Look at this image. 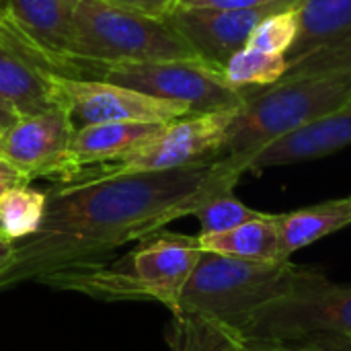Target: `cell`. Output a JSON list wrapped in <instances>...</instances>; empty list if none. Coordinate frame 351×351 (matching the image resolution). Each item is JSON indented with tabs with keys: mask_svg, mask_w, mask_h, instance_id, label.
I'll use <instances>...</instances> for the list:
<instances>
[{
	"mask_svg": "<svg viewBox=\"0 0 351 351\" xmlns=\"http://www.w3.org/2000/svg\"><path fill=\"white\" fill-rule=\"evenodd\" d=\"M241 175L224 158L167 171L82 175L45 191L39 230L14 241L0 290L105 263L119 247L193 216L210 197L234 191Z\"/></svg>",
	"mask_w": 351,
	"mask_h": 351,
	"instance_id": "1",
	"label": "cell"
},
{
	"mask_svg": "<svg viewBox=\"0 0 351 351\" xmlns=\"http://www.w3.org/2000/svg\"><path fill=\"white\" fill-rule=\"evenodd\" d=\"M325 280V274L290 259L253 261L204 251L183 290L179 313L212 319L239 333L265 304Z\"/></svg>",
	"mask_w": 351,
	"mask_h": 351,
	"instance_id": "2",
	"label": "cell"
},
{
	"mask_svg": "<svg viewBox=\"0 0 351 351\" xmlns=\"http://www.w3.org/2000/svg\"><path fill=\"white\" fill-rule=\"evenodd\" d=\"M202 253L199 237L156 232L115 263L56 274L39 284L99 300H154L177 315Z\"/></svg>",
	"mask_w": 351,
	"mask_h": 351,
	"instance_id": "3",
	"label": "cell"
},
{
	"mask_svg": "<svg viewBox=\"0 0 351 351\" xmlns=\"http://www.w3.org/2000/svg\"><path fill=\"white\" fill-rule=\"evenodd\" d=\"M351 99V72L282 78L271 86L249 90L224 148V162L241 177L271 142L329 115Z\"/></svg>",
	"mask_w": 351,
	"mask_h": 351,
	"instance_id": "4",
	"label": "cell"
},
{
	"mask_svg": "<svg viewBox=\"0 0 351 351\" xmlns=\"http://www.w3.org/2000/svg\"><path fill=\"white\" fill-rule=\"evenodd\" d=\"M72 60L88 80H101L107 66L199 58L167 19L113 6L105 0H76Z\"/></svg>",
	"mask_w": 351,
	"mask_h": 351,
	"instance_id": "5",
	"label": "cell"
},
{
	"mask_svg": "<svg viewBox=\"0 0 351 351\" xmlns=\"http://www.w3.org/2000/svg\"><path fill=\"white\" fill-rule=\"evenodd\" d=\"M101 80L185 107L191 115L237 111L247 103L249 90L232 86L224 72L202 58L113 64Z\"/></svg>",
	"mask_w": 351,
	"mask_h": 351,
	"instance_id": "6",
	"label": "cell"
},
{
	"mask_svg": "<svg viewBox=\"0 0 351 351\" xmlns=\"http://www.w3.org/2000/svg\"><path fill=\"white\" fill-rule=\"evenodd\" d=\"M249 341H296L323 335L351 337V286L325 280L257 311L239 331Z\"/></svg>",
	"mask_w": 351,
	"mask_h": 351,
	"instance_id": "7",
	"label": "cell"
},
{
	"mask_svg": "<svg viewBox=\"0 0 351 351\" xmlns=\"http://www.w3.org/2000/svg\"><path fill=\"white\" fill-rule=\"evenodd\" d=\"M237 113L239 109L187 115L175 119L171 123H165L162 130L152 140H148L144 146L123 156L121 160L99 169L82 171L76 177L167 171V169H179V167H191V165L216 160L224 154L228 132Z\"/></svg>",
	"mask_w": 351,
	"mask_h": 351,
	"instance_id": "8",
	"label": "cell"
},
{
	"mask_svg": "<svg viewBox=\"0 0 351 351\" xmlns=\"http://www.w3.org/2000/svg\"><path fill=\"white\" fill-rule=\"evenodd\" d=\"M53 90L60 107L74 123V130L115 121L169 123L191 115L181 105L105 80L53 74Z\"/></svg>",
	"mask_w": 351,
	"mask_h": 351,
	"instance_id": "9",
	"label": "cell"
},
{
	"mask_svg": "<svg viewBox=\"0 0 351 351\" xmlns=\"http://www.w3.org/2000/svg\"><path fill=\"white\" fill-rule=\"evenodd\" d=\"M0 4L6 16L2 31L43 70L68 78H86V70L70 56L76 0H0Z\"/></svg>",
	"mask_w": 351,
	"mask_h": 351,
	"instance_id": "10",
	"label": "cell"
},
{
	"mask_svg": "<svg viewBox=\"0 0 351 351\" xmlns=\"http://www.w3.org/2000/svg\"><path fill=\"white\" fill-rule=\"evenodd\" d=\"M298 0H280L253 8H173L165 19L181 33L193 51L208 64L220 68L243 47L253 29L269 14L294 6Z\"/></svg>",
	"mask_w": 351,
	"mask_h": 351,
	"instance_id": "11",
	"label": "cell"
},
{
	"mask_svg": "<svg viewBox=\"0 0 351 351\" xmlns=\"http://www.w3.org/2000/svg\"><path fill=\"white\" fill-rule=\"evenodd\" d=\"M74 123L60 107L39 115H23L0 134V158L8 160L31 181L68 173V148Z\"/></svg>",
	"mask_w": 351,
	"mask_h": 351,
	"instance_id": "12",
	"label": "cell"
},
{
	"mask_svg": "<svg viewBox=\"0 0 351 351\" xmlns=\"http://www.w3.org/2000/svg\"><path fill=\"white\" fill-rule=\"evenodd\" d=\"M351 146V99L329 115L271 142L251 162L249 173L315 160Z\"/></svg>",
	"mask_w": 351,
	"mask_h": 351,
	"instance_id": "13",
	"label": "cell"
},
{
	"mask_svg": "<svg viewBox=\"0 0 351 351\" xmlns=\"http://www.w3.org/2000/svg\"><path fill=\"white\" fill-rule=\"evenodd\" d=\"M162 125L150 121H115L78 128L68 148V173L60 183L74 179L82 171L121 160L152 140Z\"/></svg>",
	"mask_w": 351,
	"mask_h": 351,
	"instance_id": "14",
	"label": "cell"
},
{
	"mask_svg": "<svg viewBox=\"0 0 351 351\" xmlns=\"http://www.w3.org/2000/svg\"><path fill=\"white\" fill-rule=\"evenodd\" d=\"M0 101L23 115L60 109L53 74L43 70L12 37L0 29Z\"/></svg>",
	"mask_w": 351,
	"mask_h": 351,
	"instance_id": "15",
	"label": "cell"
},
{
	"mask_svg": "<svg viewBox=\"0 0 351 351\" xmlns=\"http://www.w3.org/2000/svg\"><path fill=\"white\" fill-rule=\"evenodd\" d=\"M298 33L286 51L288 64L351 37V0H298Z\"/></svg>",
	"mask_w": 351,
	"mask_h": 351,
	"instance_id": "16",
	"label": "cell"
},
{
	"mask_svg": "<svg viewBox=\"0 0 351 351\" xmlns=\"http://www.w3.org/2000/svg\"><path fill=\"white\" fill-rule=\"evenodd\" d=\"M351 224V195L315 204L288 214H278L280 257L290 259L302 247H308Z\"/></svg>",
	"mask_w": 351,
	"mask_h": 351,
	"instance_id": "17",
	"label": "cell"
},
{
	"mask_svg": "<svg viewBox=\"0 0 351 351\" xmlns=\"http://www.w3.org/2000/svg\"><path fill=\"white\" fill-rule=\"evenodd\" d=\"M202 249L239 259L269 261L280 257L278 214H265L259 220L245 222L232 230L218 234H197Z\"/></svg>",
	"mask_w": 351,
	"mask_h": 351,
	"instance_id": "18",
	"label": "cell"
},
{
	"mask_svg": "<svg viewBox=\"0 0 351 351\" xmlns=\"http://www.w3.org/2000/svg\"><path fill=\"white\" fill-rule=\"evenodd\" d=\"M167 343L171 351H255L237 331L212 319L187 313L173 315Z\"/></svg>",
	"mask_w": 351,
	"mask_h": 351,
	"instance_id": "19",
	"label": "cell"
},
{
	"mask_svg": "<svg viewBox=\"0 0 351 351\" xmlns=\"http://www.w3.org/2000/svg\"><path fill=\"white\" fill-rule=\"evenodd\" d=\"M288 66L290 64L284 53L261 51L247 45L228 60L224 66V76L232 86L241 90L265 88L282 80Z\"/></svg>",
	"mask_w": 351,
	"mask_h": 351,
	"instance_id": "20",
	"label": "cell"
},
{
	"mask_svg": "<svg viewBox=\"0 0 351 351\" xmlns=\"http://www.w3.org/2000/svg\"><path fill=\"white\" fill-rule=\"evenodd\" d=\"M47 193L29 185L14 187L0 197V232L10 241L35 234L43 222Z\"/></svg>",
	"mask_w": 351,
	"mask_h": 351,
	"instance_id": "21",
	"label": "cell"
},
{
	"mask_svg": "<svg viewBox=\"0 0 351 351\" xmlns=\"http://www.w3.org/2000/svg\"><path fill=\"white\" fill-rule=\"evenodd\" d=\"M193 216L199 222V234H218L232 230L245 222L259 220L265 216V212H257L234 197L232 191H224L206 199Z\"/></svg>",
	"mask_w": 351,
	"mask_h": 351,
	"instance_id": "22",
	"label": "cell"
},
{
	"mask_svg": "<svg viewBox=\"0 0 351 351\" xmlns=\"http://www.w3.org/2000/svg\"><path fill=\"white\" fill-rule=\"evenodd\" d=\"M296 4L265 16L253 29L247 45L255 47V49H261V51H271V53H284L286 56V51L292 47V43L296 39V33H298Z\"/></svg>",
	"mask_w": 351,
	"mask_h": 351,
	"instance_id": "23",
	"label": "cell"
},
{
	"mask_svg": "<svg viewBox=\"0 0 351 351\" xmlns=\"http://www.w3.org/2000/svg\"><path fill=\"white\" fill-rule=\"evenodd\" d=\"M249 341V339H247ZM255 351H350V337L323 335L296 341H249Z\"/></svg>",
	"mask_w": 351,
	"mask_h": 351,
	"instance_id": "24",
	"label": "cell"
},
{
	"mask_svg": "<svg viewBox=\"0 0 351 351\" xmlns=\"http://www.w3.org/2000/svg\"><path fill=\"white\" fill-rule=\"evenodd\" d=\"M105 2L119 6V8L136 10L142 14L160 16V19H165L175 8V0H105Z\"/></svg>",
	"mask_w": 351,
	"mask_h": 351,
	"instance_id": "25",
	"label": "cell"
},
{
	"mask_svg": "<svg viewBox=\"0 0 351 351\" xmlns=\"http://www.w3.org/2000/svg\"><path fill=\"white\" fill-rule=\"evenodd\" d=\"M280 0H175V8H253Z\"/></svg>",
	"mask_w": 351,
	"mask_h": 351,
	"instance_id": "26",
	"label": "cell"
},
{
	"mask_svg": "<svg viewBox=\"0 0 351 351\" xmlns=\"http://www.w3.org/2000/svg\"><path fill=\"white\" fill-rule=\"evenodd\" d=\"M29 183H31V179L25 173H21L16 167H12L8 160L0 158V197L10 189L23 187V185H29Z\"/></svg>",
	"mask_w": 351,
	"mask_h": 351,
	"instance_id": "27",
	"label": "cell"
},
{
	"mask_svg": "<svg viewBox=\"0 0 351 351\" xmlns=\"http://www.w3.org/2000/svg\"><path fill=\"white\" fill-rule=\"evenodd\" d=\"M12 249H14V241L6 239V237L0 232V271H2V269L6 267V263L10 261Z\"/></svg>",
	"mask_w": 351,
	"mask_h": 351,
	"instance_id": "28",
	"label": "cell"
},
{
	"mask_svg": "<svg viewBox=\"0 0 351 351\" xmlns=\"http://www.w3.org/2000/svg\"><path fill=\"white\" fill-rule=\"evenodd\" d=\"M21 115L14 111V109H10L6 103H2L0 101V130H6V128H10L16 119H19Z\"/></svg>",
	"mask_w": 351,
	"mask_h": 351,
	"instance_id": "29",
	"label": "cell"
},
{
	"mask_svg": "<svg viewBox=\"0 0 351 351\" xmlns=\"http://www.w3.org/2000/svg\"><path fill=\"white\" fill-rule=\"evenodd\" d=\"M6 27V16H4V10H2V4H0V29Z\"/></svg>",
	"mask_w": 351,
	"mask_h": 351,
	"instance_id": "30",
	"label": "cell"
},
{
	"mask_svg": "<svg viewBox=\"0 0 351 351\" xmlns=\"http://www.w3.org/2000/svg\"><path fill=\"white\" fill-rule=\"evenodd\" d=\"M348 348H350V351H351V337H350V346H348Z\"/></svg>",
	"mask_w": 351,
	"mask_h": 351,
	"instance_id": "31",
	"label": "cell"
},
{
	"mask_svg": "<svg viewBox=\"0 0 351 351\" xmlns=\"http://www.w3.org/2000/svg\"><path fill=\"white\" fill-rule=\"evenodd\" d=\"M2 132H4V130H0V134H2Z\"/></svg>",
	"mask_w": 351,
	"mask_h": 351,
	"instance_id": "32",
	"label": "cell"
}]
</instances>
